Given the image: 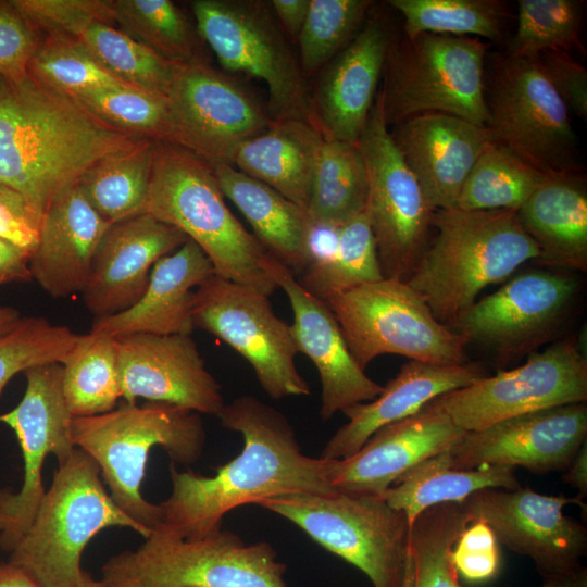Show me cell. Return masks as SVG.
Here are the masks:
<instances>
[{
    "instance_id": "cell-1",
    "label": "cell",
    "mask_w": 587,
    "mask_h": 587,
    "mask_svg": "<svg viewBox=\"0 0 587 587\" xmlns=\"http://www.w3.org/2000/svg\"><path fill=\"white\" fill-rule=\"evenodd\" d=\"M223 427L243 437L241 452L213 476L170 465L172 491L159 503L162 532L198 539L222 529L223 517L245 504L285 495L330 494L332 460L305 455L287 417L249 395L225 403Z\"/></svg>"
},
{
    "instance_id": "cell-2",
    "label": "cell",
    "mask_w": 587,
    "mask_h": 587,
    "mask_svg": "<svg viewBox=\"0 0 587 587\" xmlns=\"http://www.w3.org/2000/svg\"><path fill=\"white\" fill-rule=\"evenodd\" d=\"M146 140L121 132L32 76H0V182L42 218L50 202L105 157Z\"/></svg>"
},
{
    "instance_id": "cell-3",
    "label": "cell",
    "mask_w": 587,
    "mask_h": 587,
    "mask_svg": "<svg viewBox=\"0 0 587 587\" xmlns=\"http://www.w3.org/2000/svg\"><path fill=\"white\" fill-rule=\"evenodd\" d=\"M432 227L436 235L407 283L449 327L476 302L483 289L504 280L540 254L516 211L436 210Z\"/></svg>"
},
{
    "instance_id": "cell-4",
    "label": "cell",
    "mask_w": 587,
    "mask_h": 587,
    "mask_svg": "<svg viewBox=\"0 0 587 587\" xmlns=\"http://www.w3.org/2000/svg\"><path fill=\"white\" fill-rule=\"evenodd\" d=\"M224 198L208 161L155 141L145 213L198 245L215 275L268 297L278 288L266 267L270 255Z\"/></svg>"
},
{
    "instance_id": "cell-5",
    "label": "cell",
    "mask_w": 587,
    "mask_h": 587,
    "mask_svg": "<svg viewBox=\"0 0 587 587\" xmlns=\"http://www.w3.org/2000/svg\"><path fill=\"white\" fill-rule=\"evenodd\" d=\"M71 435L75 447L98 464L115 504L150 535L161 526L162 510L140 491L149 452L161 446L173 462L189 465L200 459L205 444L199 413L151 401L73 417Z\"/></svg>"
},
{
    "instance_id": "cell-6",
    "label": "cell",
    "mask_w": 587,
    "mask_h": 587,
    "mask_svg": "<svg viewBox=\"0 0 587 587\" xmlns=\"http://www.w3.org/2000/svg\"><path fill=\"white\" fill-rule=\"evenodd\" d=\"M100 469L75 448L55 470L35 516L11 549L9 561L40 587H76L87 544L101 530L121 526L150 533L126 515L104 489Z\"/></svg>"
},
{
    "instance_id": "cell-7",
    "label": "cell",
    "mask_w": 587,
    "mask_h": 587,
    "mask_svg": "<svg viewBox=\"0 0 587 587\" xmlns=\"http://www.w3.org/2000/svg\"><path fill=\"white\" fill-rule=\"evenodd\" d=\"M487 45L475 37L422 33L389 41L378 90L386 124L445 113L486 126Z\"/></svg>"
},
{
    "instance_id": "cell-8",
    "label": "cell",
    "mask_w": 587,
    "mask_h": 587,
    "mask_svg": "<svg viewBox=\"0 0 587 587\" xmlns=\"http://www.w3.org/2000/svg\"><path fill=\"white\" fill-rule=\"evenodd\" d=\"M101 572L104 587H288L271 544L249 545L224 529L198 539L153 532Z\"/></svg>"
},
{
    "instance_id": "cell-9",
    "label": "cell",
    "mask_w": 587,
    "mask_h": 587,
    "mask_svg": "<svg viewBox=\"0 0 587 587\" xmlns=\"http://www.w3.org/2000/svg\"><path fill=\"white\" fill-rule=\"evenodd\" d=\"M258 505L296 524L326 550L362 571L373 587H403L411 524L380 496L295 494Z\"/></svg>"
},
{
    "instance_id": "cell-10",
    "label": "cell",
    "mask_w": 587,
    "mask_h": 587,
    "mask_svg": "<svg viewBox=\"0 0 587 587\" xmlns=\"http://www.w3.org/2000/svg\"><path fill=\"white\" fill-rule=\"evenodd\" d=\"M324 302L363 370L383 354L437 365L466 363L467 339L440 323L405 280L383 277L330 296Z\"/></svg>"
},
{
    "instance_id": "cell-11",
    "label": "cell",
    "mask_w": 587,
    "mask_h": 587,
    "mask_svg": "<svg viewBox=\"0 0 587 587\" xmlns=\"http://www.w3.org/2000/svg\"><path fill=\"white\" fill-rule=\"evenodd\" d=\"M191 9L200 38L221 65L266 85V112L273 122H310L305 77L270 1L196 0Z\"/></svg>"
},
{
    "instance_id": "cell-12",
    "label": "cell",
    "mask_w": 587,
    "mask_h": 587,
    "mask_svg": "<svg viewBox=\"0 0 587 587\" xmlns=\"http://www.w3.org/2000/svg\"><path fill=\"white\" fill-rule=\"evenodd\" d=\"M487 108L494 142L545 174L579 173L567 107L537 59L500 62Z\"/></svg>"
},
{
    "instance_id": "cell-13",
    "label": "cell",
    "mask_w": 587,
    "mask_h": 587,
    "mask_svg": "<svg viewBox=\"0 0 587 587\" xmlns=\"http://www.w3.org/2000/svg\"><path fill=\"white\" fill-rule=\"evenodd\" d=\"M357 145L367 172L365 213L383 277L407 282L428 242L435 211L392 140L378 92Z\"/></svg>"
},
{
    "instance_id": "cell-14",
    "label": "cell",
    "mask_w": 587,
    "mask_h": 587,
    "mask_svg": "<svg viewBox=\"0 0 587 587\" xmlns=\"http://www.w3.org/2000/svg\"><path fill=\"white\" fill-rule=\"evenodd\" d=\"M193 324L216 336L252 366L273 399L307 396L310 387L296 365L290 325L279 319L268 297L215 274L193 295Z\"/></svg>"
},
{
    "instance_id": "cell-15",
    "label": "cell",
    "mask_w": 587,
    "mask_h": 587,
    "mask_svg": "<svg viewBox=\"0 0 587 587\" xmlns=\"http://www.w3.org/2000/svg\"><path fill=\"white\" fill-rule=\"evenodd\" d=\"M587 400V360L573 339L533 353L510 371L485 376L429 403L465 432L529 412Z\"/></svg>"
},
{
    "instance_id": "cell-16",
    "label": "cell",
    "mask_w": 587,
    "mask_h": 587,
    "mask_svg": "<svg viewBox=\"0 0 587 587\" xmlns=\"http://www.w3.org/2000/svg\"><path fill=\"white\" fill-rule=\"evenodd\" d=\"M471 522H485L499 544L533 560L539 575L570 571L587 553V527L563 513L577 497L549 496L530 488L478 490L460 502Z\"/></svg>"
},
{
    "instance_id": "cell-17",
    "label": "cell",
    "mask_w": 587,
    "mask_h": 587,
    "mask_svg": "<svg viewBox=\"0 0 587 587\" xmlns=\"http://www.w3.org/2000/svg\"><path fill=\"white\" fill-rule=\"evenodd\" d=\"M587 438L586 402L559 405L465 432L439 455L457 470L524 467L564 472Z\"/></svg>"
},
{
    "instance_id": "cell-18",
    "label": "cell",
    "mask_w": 587,
    "mask_h": 587,
    "mask_svg": "<svg viewBox=\"0 0 587 587\" xmlns=\"http://www.w3.org/2000/svg\"><path fill=\"white\" fill-rule=\"evenodd\" d=\"M167 101L174 145L208 162H225L238 142L273 124L266 110L238 82L203 61L178 65Z\"/></svg>"
},
{
    "instance_id": "cell-19",
    "label": "cell",
    "mask_w": 587,
    "mask_h": 587,
    "mask_svg": "<svg viewBox=\"0 0 587 587\" xmlns=\"http://www.w3.org/2000/svg\"><path fill=\"white\" fill-rule=\"evenodd\" d=\"M26 389L20 403L0 414V422L12 428L18 440L24 476L21 489L10 498L9 524L0 533V547L10 552L30 525L45 495L42 465L49 454L59 464L75 450L71 415L63 396L61 363H51L24 372Z\"/></svg>"
},
{
    "instance_id": "cell-20",
    "label": "cell",
    "mask_w": 587,
    "mask_h": 587,
    "mask_svg": "<svg viewBox=\"0 0 587 587\" xmlns=\"http://www.w3.org/2000/svg\"><path fill=\"white\" fill-rule=\"evenodd\" d=\"M121 396L218 416L225 402L190 335L128 334L114 337Z\"/></svg>"
},
{
    "instance_id": "cell-21",
    "label": "cell",
    "mask_w": 587,
    "mask_h": 587,
    "mask_svg": "<svg viewBox=\"0 0 587 587\" xmlns=\"http://www.w3.org/2000/svg\"><path fill=\"white\" fill-rule=\"evenodd\" d=\"M266 267L291 305L294 323L290 330L297 350L317 370L322 385L321 417L327 421L339 411L379 396L383 386L357 363L328 305L304 289L278 261L270 257Z\"/></svg>"
},
{
    "instance_id": "cell-22",
    "label": "cell",
    "mask_w": 587,
    "mask_h": 587,
    "mask_svg": "<svg viewBox=\"0 0 587 587\" xmlns=\"http://www.w3.org/2000/svg\"><path fill=\"white\" fill-rule=\"evenodd\" d=\"M188 240L148 213L113 223L101 238L82 291L95 319L118 314L142 297L155 262Z\"/></svg>"
},
{
    "instance_id": "cell-23",
    "label": "cell",
    "mask_w": 587,
    "mask_h": 587,
    "mask_svg": "<svg viewBox=\"0 0 587 587\" xmlns=\"http://www.w3.org/2000/svg\"><path fill=\"white\" fill-rule=\"evenodd\" d=\"M576 291L572 278L549 272L519 275L476 301L451 326L467 341L503 354L532 346L564 313Z\"/></svg>"
},
{
    "instance_id": "cell-24",
    "label": "cell",
    "mask_w": 587,
    "mask_h": 587,
    "mask_svg": "<svg viewBox=\"0 0 587 587\" xmlns=\"http://www.w3.org/2000/svg\"><path fill=\"white\" fill-rule=\"evenodd\" d=\"M464 433L428 402L415 414L377 429L353 454L332 460L329 484L342 492L382 496L399 476L445 451Z\"/></svg>"
},
{
    "instance_id": "cell-25",
    "label": "cell",
    "mask_w": 587,
    "mask_h": 587,
    "mask_svg": "<svg viewBox=\"0 0 587 587\" xmlns=\"http://www.w3.org/2000/svg\"><path fill=\"white\" fill-rule=\"evenodd\" d=\"M390 37L370 20L321 71L309 99L310 122L325 140L357 143L374 105Z\"/></svg>"
},
{
    "instance_id": "cell-26",
    "label": "cell",
    "mask_w": 587,
    "mask_h": 587,
    "mask_svg": "<svg viewBox=\"0 0 587 587\" xmlns=\"http://www.w3.org/2000/svg\"><path fill=\"white\" fill-rule=\"evenodd\" d=\"M390 135L434 211L455 208L476 160L494 141L488 127L445 113L413 116Z\"/></svg>"
},
{
    "instance_id": "cell-27",
    "label": "cell",
    "mask_w": 587,
    "mask_h": 587,
    "mask_svg": "<svg viewBox=\"0 0 587 587\" xmlns=\"http://www.w3.org/2000/svg\"><path fill=\"white\" fill-rule=\"evenodd\" d=\"M110 225L88 203L77 184L60 192L41 218L29 259L33 278L54 298L82 294L98 245Z\"/></svg>"
},
{
    "instance_id": "cell-28",
    "label": "cell",
    "mask_w": 587,
    "mask_h": 587,
    "mask_svg": "<svg viewBox=\"0 0 587 587\" xmlns=\"http://www.w3.org/2000/svg\"><path fill=\"white\" fill-rule=\"evenodd\" d=\"M485 376V371L475 363L437 365L410 361L374 400L342 411L348 422L330 437L320 457L328 460L347 458L380 427L409 417L437 397Z\"/></svg>"
},
{
    "instance_id": "cell-29",
    "label": "cell",
    "mask_w": 587,
    "mask_h": 587,
    "mask_svg": "<svg viewBox=\"0 0 587 587\" xmlns=\"http://www.w3.org/2000/svg\"><path fill=\"white\" fill-rule=\"evenodd\" d=\"M214 268L205 253L188 239L155 262L148 286L129 309L95 319L91 329L113 337L128 334L191 335L193 295Z\"/></svg>"
},
{
    "instance_id": "cell-30",
    "label": "cell",
    "mask_w": 587,
    "mask_h": 587,
    "mask_svg": "<svg viewBox=\"0 0 587 587\" xmlns=\"http://www.w3.org/2000/svg\"><path fill=\"white\" fill-rule=\"evenodd\" d=\"M323 136L301 118L273 122L263 133L238 142L225 162L308 210Z\"/></svg>"
},
{
    "instance_id": "cell-31",
    "label": "cell",
    "mask_w": 587,
    "mask_h": 587,
    "mask_svg": "<svg viewBox=\"0 0 587 587\" xmlns=\"http://www.w3.org/2000/svg\"><path fill=\"white\" fill-rule=\"evenodd\" d=\"M539 262L587 270V191L580 173L552 174L516 211Z\"/></svg>"
},
{
    "instance_id": "cell-32",
    "label": "cell",
    "mask_w": 587,
    "mask_h": 587,
    "mask_svg": "<svg viewBox=\"0 0 587 587\" xmlns=\"http://www.w3.org/2000/svg\"><path fill=\"white\" fill-rule=\"evenodd\" d=\"M225 198L250 224L266 253L297 278L304 266L312 222L308 212L224 161L209 162Z\"/></svg>"
},
{
    "instance_id": "cell-33",
    "label": "cell",
    "mask_w": 587,
    "mask_h": 587,
    "mask_svg": "<svg viewBox=\"0 0 587 587\" xmlns=\"http://www.w3.org/2000/svg\"><path fill=\"white\" fill-rule=\"evenodd\" d=\"M520 487L515 469L494 465L457 470L447 466L438 453L399 476L380 497L394 509L402 511L412 525L423 511L434 505L462 502L486 488Z\"/></svg>"
},
{
    "instance_id": "cell-34",
    "label": "cell",
    "mask_w": 587,
    "mask_h": 587,
    "mask_svg": "<svg viewBox=\"0 0 587 587\" xmlns=\"http://www.w3.org/2000/svg\"><path fill=\"white\" fill-rule=\"evenodd\" d=\"M154 145L146 139L105 157L79 178L85 199L110 224L145 213Z\"/></svg>"
},
{
    "instance_id": "cell-35",
    "label": "cell",
    "mask_w": 587,
    "mask_h": 587,
    "mask_svg": "<svg viewBox=\"0 0 587 587\" xmlns=\"http://www.w3.org/2000/svg\"><path fill=\"white\" fill-rule=\"evenodd\" d=\"M367 195V172L358 145L324 139L307 210L310 220L341 226L365 212Z\"/></svg>"
},
{
    "instance_id": "cell-36",
    "label": "cell",
    "mask_w": 587,
    "mask_h": 587,
    "mask_svg": "<svg viewBox=\"0 0 587 587\" xmlns=\"http://www.w3.org/2000/svg\"><path fill=\"white\" fill-rule=\"evenodd\" d=\"M62 366L63 396L73 417L112 411L122 398L113 336L95 330L78 335Z\"/></svg>"
},
{
    "instance_id": "cell-37",
    "label": "cell",
    "mask_w": 587,
    "mask_h": 587,
    "mask_svg": "<svg viewBox=\"0 0 587 587\" xmlns=\"http://www.w3.org/2000/svg\"><path fill=\"white\" fill-rule=\"evenodd\" d=\"M471 523L460 502L423 511L412 523L409 561L403 587H463L451 561V551Z\"/></svg>"
},
{
    "instance_id": "cell-38",
    "label": "cell",
    "mask_w": 587,
    "mask_h": 587,
    "mask_svg": "<svg viewBox=\"0 0 587 587\" xmlns=\"http://www.w3.org/2000/svg\"><path fill=\"white\" fill-rule=\"evenodd\" d=\"M548 175L491 141L466 177L455 208L517 211Z\"/></svg>"
},
{
    "instance_id": "cell-39",
    "label": "cell",
    "mask_w": 587,
    "mask_h": 587,
    "mask_svg": "<svg viewBox=\"0 0 587 587\" xmlns=\"http://www.w3.org/2000/svg\"><path fill=\"white\" fill-rule=\"evenodd\" d=\"M114 23L124 34L176 64L202 61L198 40L183 12L170 0H113Z\"/></svg>"
},
{
    "instance_id": "cell-40",
    "label": "cell",
    "mask_w": 587,
    "mask_h": 587,
    "mask_svg": "<svg viewBox=\"0 0 587 587\" xmlns=\"http://www.w3.org/2000/svg\"><path fill=\"white\" fill-rule=\"evenodd\" d=\"M77 39L104 70L126 85L167 98L179 64L110 24L95 23Z\"/></svg>"
},
{
    "instance_id": "cell-41",
    "label": "cell",
    "mask_w": 587,
    "mask_h": 587,
    "mask_svg": "<svg viewBox=\"0 0 587 587\" xmlns=\"http://www.w3.org/2000/svg\"><path fill=\"white\" fill-rule=\"evenodd\" d=\"M70 97L121 132L174 145V124L164 96L129 86H105Z\"/></svg>"
},
{
    "instance_id": "cell-42",
    "label": "cell",
    "mask_w": 587,
    "mask_h": 587,
    "mask_svg": "<svg viewBox=\"0 0 587 587\" xmlns=\"http://www.w3.org/2000/svg\"><path fill=\"white\" fill-rule=\"evenodd\" d=\"M403 16L407 37L422 33L501 37L507 16L504 3L496 0H390Z\"/></svg>"
},
{
    "instance_id": "cell-43",
    "label": "cell",
    "mask_w": 587,
    "mask_h": 587,
    "mask_svg": "<svg viewBox=\"0 0 587 587\" xmlns=\"http://www.w3.org/2000/svg\"><path fill=\"white\" fill-rule=\"evenodd\" d=\"M371 5L367 0H310L297 38L304 77L320 72L353 39Z\"/></svg>"
},
{
    "instance_id": "cell-44",
    "label": "cell",
    "mask_w": 587,
    "mask_h": 587,
    "mask_svg": "<svg viewBox=\"0 0 587 587\" xmlns=\"http://www.w3.org/2000/svg\"><path fill=\"white\" fill-rule=\"evenodd\" d=\"M580 5L573 0H520L509 55L536 59L548 51H583Z\"/></svg>"
},
{
    "instance_id": "cell-45",
    "label": "cell",
    "mask_w": 587,
    "mask_h": 587,
    "mask_svg": "<svg viewBox=\"0 0 587 587\" xmlns=\"http://www.w3.org/2000/svg\"><path fill=\"white\" fill-rule=\"evenodd\" d=\"M28 75L68 96L97 87L128 86L104 70L77 38L60 34L42 39Z\"/></svg>"
},
{
    "instance_id": "cell-46",
    "label": "cell",
    "mask_w": 587,
    "mask_h": 587,
    "mask_svg": "<svg viewBox=\"0 0 587 587\" xmlns=\"http://www.w3.org/2000/svg\"><path fill=\"white\" fill-rule=\"evenodd\" d=\"M382 278L376 242L364 212L340 226L337 251L330 264L313 279L299 284L325 301L344 290Z\"/></svg>"
},
{
    "instance_id": "cell-47",
    "label": "cell",
    "mask_w": 587,
    "mask_h": 587,
    "mask_svg": "<svg viewBox=\"0 0 587 587\" xmlns=\"http://www.w3.org/2000/svg\"><path fill=\"white\" fill-rule=\"evenodd\" d=\"M77 338L67 326L54 325L42 316H23L11 332L0 336V395L17 373L62 364Z\"/></svg>"
},
{
    "instance_id": "cell-48",
    "label": "cell",
    "mask_w": 587,
    "mask_h": 587,
    "mask_svg": "<svg viewBox=\"0 0 587 587\" xmlns=\"http://www.w3.org/2000/svg\"><path fill=\"white\" fill-rule=\"evenodd\" d=\"M16 9L40 33L78 38L90 25L114 26L111 1L103 0H12Z\"/></svg>"
},
{
    "instance_id": "cell-49",
    "label": "cell",
    "mask_w": 587,
    "mask_h": 587,
    "mask_svg": "<svg viewBox=\"0 0 587 587\" xmlns=\"http://www.w3.org/2000/svg\"><path fill=\"white\" fill-rule=\"evenodd\" d=\"M40 32L11 1H0V76L18 80L28 75V65L42 39Z\"/></svg>"
},
{
    "instance_id": "cell-50",
    "label": "cell",
    "mask_w": 587,
    "mask_h": 587,
    "mask_svg": "<svg viewBox=\"0 0 587 587\" xmlns=\"http://www.w3.org/2000/svg\"><path fill=\"white\" fill-rule=\"evenodd\" d=\"M451 561L458 575L467 582L494 579L500 569V550L491 528L482 521L471 522L455 540Z\"/></svg>"
},
{
    "instance_id": "cell-51",
    "label": "cell",
    "mask_w": 587,
    "mask_h": 587,
    "mask_svg": "<svg viewBox=\"0 0 587 587\" xmlns=\"http://www.w3.org/2000/svg\"><path fill=\"white\" fill-rule=\"evenodd\" d=\"M547 78L576 115L587 117V71L565 51H548L536 58Z\"/></svg>"
},
{
    "instance_id": "cell-52",
    "label": "cell",
    "mask_w": 587,
    "mask_h": 587,
    "mask_svg": "<svg viewBox=\"0 0 587 587\" xmlns=\"http://www.w3.org/2000/svg\"><path fill=\"white\" fill-rule=\"evenodd\" d=\"M41 217L15 189L0 182V236L34 251Z\"/></svg>"
},
{
    "instance_id": "cell-53",
    "label": "cell",
    "mask_w": 587,
    "mask_h": 587,
    "mask_svg": "<svg viewBox=\"0 0 587 587\" xmlns=\"http://www.w3.org/2000/svg\"><path fill=\"white\" fill-rule=\"evenodd\" d=\"M30 252L0 236V285L28 282Z\"/></svg>"
},
{
    "instance_id": "cell-54",
    "label": "cell",
    "mask_w": 587,
    "mask_h": 587,
    "mask_svg": "<svg viewBox=\"0 0 587 587\" xmlns=\"http://www.w3.org/2000/svg\"><path fill=\"white\" fill-rule=\"evenodd\" d=\"M273 13L284 33L298 38L309 11L310 0H272Z\"/></svg>"
},
{
    "instance_id": "cell-55",
    "label": "cell",
    "mask_w": 587,
    "mask_h": 587,
    "mask_svg": "<svg viewBox=\"0 0 587 587\" xmlns=\"http://www.w3.org/2000/svg\"><path fill=\"white\" fill-rule=\"evenodd\" d=\"M562 480L577 490L582 501L587 497V441L578 449L572 462L562 474Z\"/></svg>"
},
{
    "instance_id": "cell-56",
    "label": "cell",
    "mask_w": 587,
    "mask_h": 587,
    "mask_svg": "<svg viewBox=\"0 0 587 587\" xmlns=\"http://www.w3.org/2000/svg\"><path fill=\"white\" fill-rule=\"evenodd\" d=\"M541 578L542 587H587V566L580 563L570 571Z\"/></svg>"
},
{
    "instance_id": "cell-57",
    "label": "cell",
    "mask_w": 587,
    "mask_h": 587,
    "mask_svg": "<svg viewBox=\"0 0 587 587\" xmlns=\"http://www.w3.org/2000/svg\"><path fill=\"white\" fill-rule=\"evenodd\" d=\"M0 587H40L24 571L10 562L0 563Z\"/></svg>"
},
{
    "instance_id": "cell-58",
    "label": "cell",
    "mask_w": 587,
    "mask_h": 587,
    "mask_svg": "<svg viewBox=\"0 0 587 587\" xmlns=\"http://www.w3.org/2000/svg\"><path fill=\"white\" fill-rule=\"evenodd\" d=\"M22 317L17 309L0 305V336L11 332L20 323Z\"/></svg>"
},
{
    "instance_id": "cell-59",
    "label": "cell",
    "mask_w": 587,
    "mask_h": 587,
    "mask_svg": "<svg viewBox=\"0 0 587 587\" xmlns=\"http://www.w3.org/2000/svg\"><path fill=\"white\" fill-rule=\"evenodd\" d=\"M12 492L9 490H0V533L3 532L9 524L10 498Z\"/></svg>"
},
{
    "instance_id": "cell-60",
    "label": "cell",
    "mask_w": 587,
    "mask_h": 587,
    "mask_svg": "<svg viewBox=\"0 0 587 587\" xmlns=\"http://www.w3.org/2000/svg\"><path fill=\"white\" fill-rule=\"evenodd\" d=\"M76 587H104L100 579H96L88 572H82Z\"/></svg>"
}]
</instances>
